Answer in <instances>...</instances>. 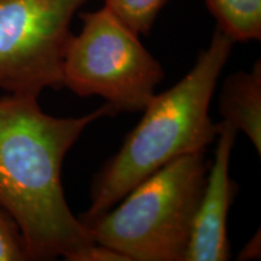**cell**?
<instances>
[{
    "instance_id": "6",
    "label": "cell",
    "mask_w": 261,
    "mask_h": 261,
    "mask_svg": "<svg viewBox=\"0 0 261 261\" xmlns=\"http://www.w3.org/2000/svg\"><path fill=\"white\" fill-rule=\"evenodd\" d=\"M237 130L220 122L213 162L207 171L184 261H225L231 256L227 217L236 185L228 174Z\"/></svg>"
},
{
    "instance_id": "7",
    "label": "cell",
    "mask_w": 261,
    "mask_h": 261,
    "mask_svg": "<svg viewBox=\"0 0 261 261\" xmlns=\"http://www.w3.org/2000/svg\"><path fill=\"white\" fill-rule=\"evenodd\" d=\"M223 121L249 138L261 152V63L250 71H238L224 81L219 98Z\"/></svg>"
},
{
    "instance_id": "5",
    "label": "cell",
    "mask_w": 261,
    "mask_h": 261,
    "mask_svg": "<svg viewBox=\"0 0 261 261\" xmlns=\"http://www.w3.org/2000/svg\"><path fill=\"white\" fill-rule=\"evenodd\" d=\"M89 0H0V89L39 97L62 87L70 23Z\"/></svg>"
},
{
    "instance_id": "9",
    "label": "cell",
    "mask_w": 261,
    "mask_h": 261,
    "mask_svg": "<svg viewBox=\"0 0 261 261\" xmlns=\"http://www.w3.org/2000/svg\"><path fill=\"white\" fill-rule=\"evenodd\" d=\"M168 0H104L121 21L137 34L146 35Z\"/></svg>"
},
{
    "instance_id": "11",
    "label": "cell",
    "mask_w": 261,
    "mask_h": 261,
    "mask_svg": "<svg viewBox=\"0 0 261 261\" xmlns=\"http://www.w3.org/2000/svg\"><path fill=\"white\" fill-rule=\"evenodd\" d=\"M64 259L68 261H129L122 253L94 241L67 254Z\"/></svg>"
},
{
    "instance_id": "3",
    "label": "cell",
    "mask_w": 261,
    "mask_h": 261,
    "mask_svg": "<svg viewBox=\"0 0 261 261\" xmlns=\"http://www.w3.org/2000/svg\"><path fill=\"white\" fill-rule=\"evenodd\" d=\"M207 168L204 152L173 160L87 224L92 240L129 261H184Z\"/></svg>"
},
{
    "instance_id": "8",
    "label": "cell",
    "mask_w": 261,
    "mask_h": 261,
    "mask_svg": "<svg viewBox=\"0 0 261 261\" xmlns=\"http://www.w3.org/2000/svg\"><path fill=\"white\" fill-rule=\"evenodd\" d=\"M218 28L233 42L260 40L261 0H205Z\"/></svg>"
},
{
    "instance_id": "12",
    "label": "cell",
    "mask_w": 261,
    "mask_h": 261,
    "mask_svg": "<svg viewBox=\"0 0 261 261\" xmlns=\"http://www.w3.org/2000/svg\"><path fill=\"white\" fill-rule=\"evenodd\" d=\"M260 233L257 231V234H255L252 240L248 242L242 252L240 253V260H250V259H256V257L260 256Z\"/></svg>"
},
{
    "instance_id": "10",
    "label": "cell",
    "mask_w": 261,
    "mask_h": 261,
    "mask_svg": "<svg viewBox=\"0 0 261 261\" xmlns=\"http://www.w3.org/2000/svg\"><path fill=\"white\" fill-rule=\"evenodd\" d=\"M29 260L24 238L14 218L0 207V261Z\"/></svg>"
},
{
    "instance_id": "2",
    "label": "cell",
    "mask_w": 261,
    "mask_h": 261,
    "mask_svg": "<svg viewBox=\"0 0 261 261\" xmlns=\"http://www.w3.org/2000/svg\"><path fill=\"white\" fill-rule=\"evenodd\" d=\"M232 45L217 28L192 69L171 89L152 97L117 154L94 177L91 204L81 218L85 225L113 208L163 166L181 156L204 152L215 140L219 123L212 120L210 107Z\"/></svg>"
},
{
    "instance_id": "4",
    "label": "cell",
    "mask_w": 261,
    "mask_h": 261,
    "mask_svg": "<svg viewBox=\"0 0 261 261\" xmlns=\"http://www.w3.org/2000/svg\"><path fill=\"white\" fill-rule=\"evenodd\" d=\"M80 18L83 28L64 52L62 86L102 97L114 114L143 112L165 76L161 64L107 6Z\"/></svg>"
},
{
    "instance_id": "1",
    "label": "cell",
    "mask_w": 261,
    "mask_h": 261,
    "mask_svg": "<svg viewBox=\"0 0 261 261\" xmlns=\"http://www.w3.org/2000/svg\"><path fill=\"white\" fill-rule=\"evenodd\" d=\"M113 114L104 104L80 117H55L37 97H0V207L19 226L29 260L64 257L93 241L65 200L62 166L84 130Z\"/></svg>"
}]
</instances>
